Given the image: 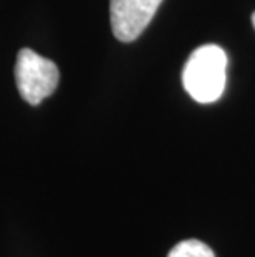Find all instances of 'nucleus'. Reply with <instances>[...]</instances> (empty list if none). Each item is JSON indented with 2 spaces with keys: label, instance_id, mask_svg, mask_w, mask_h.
<instances>
[{
  "label": "nucleus",
  "instance_id": "2",
  "mask_svg": "<svg viewBox=\"0 0 255 257\" xmlns=\"http://www.w3.org/2000/svg\"><path fill=\"white\" fill-rule=\"evenodd\" d=\"M15 81L22 98L35 106L53 95L60 81V72L55 62L30 48H22L15 62Z\"/></svg>",
  "mask_w": 255,
  "mask_h": 257
},
{
  "label": "nucleus",
  "instance_id": "5",
  "mask_svg": "<svg viewBox=\"0 0 255 257\" xmlns=\"http://www.w3.org/2000/svg\"><path fill=\"white\" fill-rule=\"evenodd\" d=\"M252 25H253V29H255V12L252 14Z\"/></svg>",
  "mask_w": 255,
  "mask_h": 257
},
{
  "label": "nucleus",
  "instance_id": "1",
  "mask_svg": "<svg viewBox=\"0 0 255 257\" xmlns=\"http://www.w3.org/2000/svg\"><path fill=\"white\" fill-rule=\"evenodd\" d=\"M227 81V55L219 45H202L189 55L182 85L192 100L207 105L222 96Z\"/></svg>",
  "mask_w": 255,
  "mask_h": 257
},
{
  "label": "nucleus",
  "instance_id": "3",
  "mask_svg": "<svg viewBox=\"0 0 255 257\" xmlns=\"http://www.w3.org/2000/svg\"><path fill=\"white\" fill-rule=\"evenodd\" d=\"M162 0H110L113 34L119 42H134L153 20Z\"/></svg>",
  "mask_w": 255,
  "mask_h": 257
},
{
  "label": "nucleus",
  "instance_id": "4",
  "mask_svg": "<svg viewBox=\"0 0 255 257\" xmlns=\"http://www.w3.org/2000/svg\"><path fill=\"white\" fill-rule=\"evenodd\" d=\"M167 257H215L214 250L197 239H186L176 244L169 250Z\"/></svg>",
  "mask_w": 255,
  "mask_h": 257
}]
</instances>
